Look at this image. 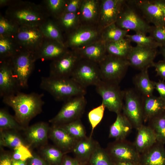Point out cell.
<instances>
[{
  "label": "cell",
  "mask_w": 165,
  "mask_h": 165,
  "mask_svg": "<svg viewBox=\"0 0 165 165\" xmlns=\"http://www.w3.org/2000/svg\"><path fill=\"white\" fill-rule=\"evenodd\" d=\"M43 96L42 94H25L19 91L3 97L2 101L14 110V117L18 123L25 125L42 112L44 103Z\"/></svg>",
  "instance_id": "cell-1"
},
{
  "label": "cell",
  "mask_w": 165,
  "mask_h": 165,
  "mask_svg": "<svg viewBox=\"0 0 165 165\" xmlns=\"http://www.w3.org/2000/svg\"><path fill=\"white\" fill-rule=\"evenodd\" d=\"M40 87L59 101H65L74 97L85 95L86 92V88L71 77H42Z\"/></svg>",
  "instance_id": "cell-2"
},
{
  "label": "cell",
  "mask_w": 165,
  "mask_h": 165,
  "mask_svg": "<svg viewBox=\"0 0 165 165\" xmlns=\"http://www.w3.org/2000/svg\"><path fill=\"white\" fill-rule=\"evenodd\" d=\"M138 10L131 0L126 1L115 24L122 29L146 35L152 26Z\"/></svg>",
  "instance_id": "cell-3"
},
{
  "label": "cell",
  "mask_w": 165,
  "mask_h": 165,
  "mask_svg": "<svg viewBox=\"0 0 165 165\" xmlns=\"http://www.w3.org/2000/svg\"><path fill=\"white\" fill-rule=\"evenodd\" d=\"M99 65L102 80L118 84L130 66L127 59L108 54Z\"/></svg>",
  "instance_id": "cell-4"
},
{
  "label": "cell",
  "mask_w": 165,
  "mask_h": 165,
  "mask_svg": "<svg viewBox=\"0 0 165 165\" xmlns=\"http://www.w3.org/2000/svg\"><path fill=\"white\" fill-rule=\"evenodd\" d=\"M123 113L136 130L144 122L142 96L134 88L124 90Z\"/></svg>",
  "instance_id": "cell-5"
},
{
  "label": "cell",
  "mask_w": 165,
  "mask_h": 165,
  "mask_svg": "<svg viewBox=\"0 0 165 165\" xmlns=\"http://www.w3.org/2000/svg\"><path fill=\"white\" fill-rule=\"evenodd\" d=\"M95 86L106 108L116 114L122 112L124 92L121 90L119 84L102 80Z\"/></svg>",
  "instance_id": "cell-6"
},
{
  "label": "cell",
  "mask_w": 165,
  "mask_h": 165,
  "mask_svg": "<svg viewBox=\"0 0 165 165\" xmlns=\"http://www.w3.org/2000/svg\"><path fill=\"white\" fill-rule=\"evenodd\" d=\"M86 104L85 95L70 98L65 101L60 111L50 122L53 125H60L80 119Z\"/></svg>",
  "instance_id": "cell-7"
},
{
  "label": "cell",
  "mask_w": 165,
  "mask_h": 165,
  "mask_svg": "<svg viewBox=\"0 0 165 165\" xmlns=\"http://www.w3.org/2000/svg\"><path fill=\"white\" fill-rule=\"evenodd\" d=\"M103 29L98 24L81 25L69 33L67 45L75 50L100 40Z\"/></svg>",
  "instance_id": "cell-8"
},
{
  "label": "cell",
  "mask_w": 165,
  "mask_h": 165,
  "mask_svg": "<svg viewBox=\"0 0 165 165\" xmlns=\"http://www.w3.org/2000/svg\"><path fill=\"white\" fill-rule=\"evenodd\" d=\"M71 77L86 88L96 86L102 80L99 64L82 58L76 64Z\"/></svg>",
  "instance_id": "cell-9"
},
{
  "label": "cell",
  "mask_w": 165,
  "mask_h": 165,
  "mask_svg": "<svg viewBox=\"0 0 165 165\" xmlns=\"http://www.w3.org/2000/svg\"><path fill=\"white\" fill-rule=\"evenodd\" d=\"M105 149L113 163L129 162L139 165L140 154L133 142L126 139L115 140L109 143Z\"/></svg>",
  "instance_id": "cell-10"
},
{
  "label": "cell",
  "mask_w": 165,
  "mask_h": 165,
  "mask_svg": "<svg viewBox=\"0 0 165 165\" xmlns=\"http://www.w3.org/2000/svg\"><path fill=\"white\" fill-rule=\"evenodd\" d=\"M36 57L29 53H22L13 56L11 65L20 89L28 87L29 79L33 71Z\"/></svg>",
  "instance_id": "cell-11"
},
{
  "label": "cell",
  "mask_w": 165,
  "mask_h": 165,
  "mask_svg": "<svg viewBox=\"0 0 165 165\" xmlns=\"http://www.w3.org/2000/svg\"><path fill=\"white\" fill-rule=\"evenodd\" d=\"M81 59L80 54L75 50H68L53 60L49 76L59 78L71 77L76 64Z\"/></svg>",
  "instance_id": "cell-12"
},
{
  "label": "cell",
  "mask_w": 165,
  "mask_h": 165,
  "mask_svg": "<svg viewBox=\"0 0 165 165\" xmlns=\"http://www.w3.org/2000/svg\"><path fill=\"white\" fill-rule=\"evenodd\" d=\"M157 53V49L136 45L133 46L127 59L130 66L141 71L152 67Z\"/></svg>",
  "instance_id": "cell-13"
},
{
  "label": "cell",
  "mask_w": 165,
  "mask_h": 165,
  "mask_svg": "<svg viewBox=\"0 0 165 165\" xmlns=\"http://www.w3.org/2000/svg\"><path fill=\"white\" fill-rule=\"evenodd\" d=\"M125 1L124 0H100L98 24L104 28L115 23Z\"/></svg>",
  "instance_id": "cell-14"
},
{
  "label": "cell",
  "mask_w": 165,
  "mask_h": 165,
  "mask_svg": "<svg viewBox=\"0 0 165 165\" xmlns=\"http://www.w3.org/2000/svg\"><path fill=\"white\" fill-rule=\"evenodd\" d=\"M131 1L148 23H151L155 26L165 24L162 11L155 0Z\"/></svg>",
  "instance_id": "cell-15"
},
{
  "label": "cell",
  "mask_w": 165,
  "mask_h": 165,
  "mask_svg": "<svg viewBox=\"0 0 165 165\" xmlns=\"http://www.w3.org/2000/svg\"><path fill=\"white\" fill-rule=\"evenodd\" d=\"M49 137L65 154L72 152L78 141L59 125H53L50 128Z\"/></svg>",
  "instance_id": "cell-16"
},
{
  "label": "cell",
  "mask_w": 165,
  "mask_h": 165,
  "mask_svg": "<svg viewBox=\"0 0 165 165\" xmlns=\"http://www.w3.org/2000/svg\"><path fill=\"white\" fill-rule=\"evenodd\" d=\"M100 0H82L78 12L81 25L98 24Z\"/></svg>",
  "instance_id": "cell-17"
},
{
  "label": "cell",
  "mask_w": 165,
  "mask_h": 165,
  "mask_svg": "<svg viewBox=\"0 0 165 165\" xmlns=\"http://www.w3.org/2000/svg\"><path fill=\"white\" fill-rule=\"evenodd\" d=\"M100 145L93 138L92 136L86 137L78 140L72 152L74 157L81 164L89 163L93 154Z\"/></svg>",
  "instance_id": "cell-18"
},
{
  "label": "cell",
  "mask_w": 165,
  "mask_h": 165,
  "mask_svg": "<svg viewBox=\"0 0 165 165\" xmlns=\"http://www.w3.org/2000/svg\"><path fill=\"white\" fill-rule=\"evenodd\" d=\"M20 89L11 65L3 64L0 68V95L2 97L19 92Z\"/></svg>",
  "instance_id": "cell-19"
},
{
  "label": "cell",
  "mask_w": 165,
  "mask_h": 165,
  "mask_svg": "<svg viewBox=\"0 0 165 165\" xmlns=\"http://www.w3.org/2000/svg\"><path fill=\"white\" fill-rule=\"evenodd\" d=\"M142 101L144 122H148L165 112V101L159 96H142Z\"/></svg>",
  "instance_id": "cell-20"
},
{
  "label": "cell",
  "mask_w": 165,
  "mask_h": 165,
  "mask_svg": "<svg viewBox=\"0 0 165 165\" xmlns=\"http://www.w3.org/2000/svg\"><path fill=\"white\" fill-rule=\"evenodd\" d=\"M74 50L80 54L82 58L98 64L107 54L105 43L102 39Z\"/></svg>",
  "instance_id": "cell-21"
},
{
  "label": "cell",
  "mask_w": 165,
  "mask_h": 165,
  "mask_svg": "<svg viewBox=\"0 0 165 165\" xmlns=\"http://www.w3.org/2000/svg\"><path fill=\"white\" fill-rule=\"evenodd\" d=\"M138 165H165V149L158 142L140 154Z\"/></svg>",
  "instance_id": "cell-22"
},
{
  "label": "cell",
  "mask_w": 165,
  "mask_h": 165,
  "mask_svg": "<svg viewBox=\"0 0 165 165\" xmlns=\"http://www.w3.org/2000/svg\"><path fill=\"white\" fill-rule=\"evenodd\" d=\"M137 130V134L133 143L138 152L141 154L157 141L155 133L148 125L143 124Z\"/></svg>",
  "instance_id": "cell-23"
},
{
  "label": "cell",
  "mask_w": 165,
  "mask_h": 165,
  "mask_svg": "<svg viewBox=\"0 0 165 165\" xmlns=\"http://www.w3.org/2000/svg\"><path fill=\"white\" fill-rule=\"evenodd\" d=\"M116 114L115 121L110 127L109 137L115 140H124L131 132L133 127L123 112Z\"/></svg>",
  "instance_id": "cell-24"
},
{
  "label": "cell",
  "mask_w": 165,
  "mask_h": 165,
  "mask_svg": "<svg viewBox=\"0 0 165 165\" xmlns=\"http://www.w3.org/2000/svg\"><path fill=\"white\" fill-rule=\"evenodd\" d=\"M50 128L48 124L44 122L31 126L26 132L27 141L30 145L34 146L45 144L49 136Z\"/></svg>",
  "instance_id": "cell-25"
},
{
  "label": "cell",
  "mask_w": 165,
  "mask_h": 165,
  "mask_svg": "<svg viewBox=\"0 0 165 165\" xmlns=\"http://www.w3.org/2000/svg\"><path fill=\"white\" fill-rule=\"evenodd\" d=\"M135 89L142 96H149L153 95L155 90L154 81L150 79L148 69L140 71L133 78Z\"/></svg>",
  "instance_id": "cell-26"
},
{
  "label": "cell",
  "mask_w": 165,
  "mask_h": 165,
  "mask_svg": "<svg viewBox=\"0 0 165 165\" xmlns=\"http://www.w3.org/2000/svg\"><path fill=\"white\" fill-rule=\"evenodd\" d=\"M105 44L108 54L126 59L133 47L126 38Z\"/></svg>",
  "instance_id": "cell-27"
},
{
  "label": "cell",
  "mask_w": 165,
  "mask_h": 165,
  "mask_svg": "<svg viewBox=\"0 0 165 165\" xmlns=\"http://www.w3.org/2000/svg\"><path fill=\"white\" fill-rule=\"evenodd\" d=\"M128 32L113 23L103 28L101 39L105 43L117 41L125 38Z\"/></svg>",
  "instance_id": "cell-28"
},
{
  "label": "cell",
  "mask_w": 165,
  "mask_h": 165,
  "mask_svg": "<svg viewBox=\"0 0 165 165\" xmlns=\"http://www.w3.org/2000/svg\"><path fill=\"white\" fill-rule=\"evenodd\" d=\"M41 152L42 157L49 165H61L65 155L57 146L44 148Z\"/></svg>",
  "instance_id": "cell-29"
},
{
  "label": "cell",
  "mask_w": 165,
  "mask_h": 165,
  "mask_svg": "<svg viewBox=\"0 0 165 165\" xmlns=\"http://www.w3.org/2000/svg\"><path fill=\"white\" fill-rule=\"evenodd\" d=\"M149 126L156 135L157 141L165 144V112L151 119Z\"/></svg>",
  "instance_id": "cell-30"
},
{
  "label": "cell",
  "mask_w": 165,
  "mask_h": 165,
  "mask_svg": "<svg viewBox=\"0 0 165 165\" xmlns=\"http://www.w3.org/2000/svg\"><path fill=\"white\" fill-rule=\"evenodd\" d=\"M59 126L77 140L86 137L85 128L80 119Z\"/></svg>",
  "instance_id": "cell-31"
},
{
  "label": "cell",
  "mask_w": 165,
  "mask_h": 165,
  "mask_svg": "<svg viewBox=\"0 0 165 165\" xmlns=\"http://www.w3.org/2000/svg\"><path fill=\"white\" fill-rule=\"evenodd\" d=\"M125 38L131 42H133L137 45L153 49H157L162 46L156 42L150 36L142 33H136L133 35L127 34Z\"/></svg>",
  "instance_id": "cell-32"
},
{
  "label": "cell",
  "mask_w": 165,
  "mask_h": 165,
  "mask_svg": "<svg viewBox=\"0 0 165 165\" xmlns=\"http://www.w3.org/2000/svg\"><path fill=\"white\" fill-rule=\"evenodd\" d=\"M64 48V45L60 43L50 44L44 48L39 54V57L54 60L61 57L68 51Z\"/></svg>",
  "instance_id": "cell-33"
},
{
  "label": "cell",
  "mask_w": 165,
  "mask_h": 165,
  "mask_svg": "<svg viewBox=\"0 0 165 165\" xmlns=\"http://www.w3.org/2000/svg\"><path fill=\"white\" fill-rule=\"evenodd\" d=\"M0 145L8 147L14 150L25 145L20 137L16 134L6 131H0Z\"/></svg>",
  "instance_id": "cell-34"
},
{
  "label": "cell",
  "mask_w": 165,
  "mask_h": 165,
  "mask_svg": "<svg viewBox=\"0 0 165 165\" xmlns=\"http://www.w3.org/2000/svg\"><path fill=\"white\" fill-rule=\"evenodd\" d=\"M89 164V165H114L105 149L100 145L93 154Z\"/></svg>",
  "instance_id": "cell-35"
},
{
  "label": "cell",
  "mask_w": 165,
  "mask_h": 165,
  "mask_svg": "<svg viewBox=\"0 0 165 165\" xmlns=\"http://www.w3.org/2000/svg\"><path fill=\"white\" fill-rule=\"evenodd\" d=\"M61 16V26L69 33L81 25L78 13H64Z\"/></svg>",
  "instance_id": "cell-36"
},
{
  "label": "cell",
  "mask_w": 165,
  "mask_h": 165,
  "mask_svg": "<svg viewBox=\"0 0 165 165\" xmlns=\"http://www.w3.org/2000/svg\"><path fill=\"white\" fill-rule=\"evenodd\" d=\"M20 125L14 117L4 109L0 110V131L20 129Z\"/></svg>",
  "instance_id": "cell-37"
},
{
  "label": "cell",
  "mask_w": 165,
  "mask_h": 165,
  "mask_svg": "<svg viewBox=\"0 0 165 165\" xmlns=\"http://www.w3.org/2000/svg\"><path fill=\"white\" fill-rule=\"evenodd\" d=\"M105 108L102 103L100 105L92 109L89 112L88 119L91 127L90 136H92L94 130L101 121Z\"/></svg>",
  "instance_id": "cell-38"
},
{
  "label": "cell",
  "mask_w": 165,
  "mask_h": 165,
  "mask_svg": "<svg viewBox=\"0 0 165 165\" xmlns=\"http://www.w3.org/2000/svg\"><path fill=\"white\" fill-rule=\"evenodd\" d=\"M17 37L22 42L33 43L40 39V34L38 31L34 30H26L20 32L17 35Z\"/></svg>",
  "instance_id": "cell-39"
},
{
  "label": "cell",
  "mask_w": 165,
  "mask_h": 165,
  "mask_svg": "<svg viewBox=\"0 0 165 165\" xmlns=\"http://www.w3.org/2000/svg\"><path fill=\"white\" fill-rule=\"evenodd\" d=\"M149 36L162 46H165V24L151 26Z\"/></svg>",
  "instance_id": "cell-40"
},
{
  "label": "cell",
  "mask_w": 165,
  "mask_h": 165,
  "mask_svg": "<svg viewBox=\"0 0 165 165\" xmlns=\"http://www.w3.org/2000/svg\"><path fill=\"white\" fill-rule=\"evenodd\" d=\"M15 16L18 20L24 22H34L41 20V17L37 14L27 10L18 11Z\"/></svg>",
  "instance_id": "cell-41"
},
{
  "label": "cell",
  "mask_w": 165,
  "mask_h": 165,
  "mask_svg": "<svg viewBox=\"0 0 165 165\" xmlns=\"http://www.w3.org/2000/svg\"><path fill=\"white\" fill-rule=\"evenodd\" d=\"M11 156L12 159L22 161L27 160L33 156L28 147L25 145H22L14 150Z\"/></svg>",
  "instance_id": "cell-42"
},
{
  "label": "cell",
  "mask_w": 165,
  "mask_h": 165,
  "mask_svg": "<svg viewBox=\"0 0 165 165\" xmlns=\"http://www.w3.org/2000/svg\"><path fill=\"white\" fill-rule=\"evenodd\" d=\"M82 1V0H70L66 1L63 13H78Z\"/></svg>",
  "instance_id": "cell-43"
},
{
  "label": "cell",
  "mask_w": 165,
  "mask_h": 165,
  "mask_svg": "<svg viewBox=\"0 0 165 165\" xmlns=\"http://www.w3.org/2000/svg\"><path fill=\"white\" fill-rule=\"evenodd\" d=\"M46 31L48 36L57 42L61 43V33L58 28L52 23H50L46 26Z\"/></svg>",
  "instance_id": "cell-44"
},
{
  "label": "cell",
  "mask_w": 165,
  "mask_h": 165,
  "mask_svg": "<svg viewBox=\"0 0 165 165\" xmlns=\"http://www.w3.org/2000/svg\"><path fill=\"white\" fill-rule=\"evenodd\" d=\"M49 4L51 9L55 13L64 10L66 1L62 0H50Z\"/></svg>",
  "instance_id": "cell-45"
},
{
  "label": "cell",
  "mask_w": 165,
  "mask_h": 165,
  "mask_svg": "<svg viewBox=\"0 0 165 165\" xmlns=\"http://www.w3.org/2000/svg\"><path fill=\"white\" fill-rule=\"evenodd\" d=\"M155 68L156 75L160 76L164 81L165 80V60L160 61L153 63L152 67Z\"/></svg>",
  "instance_id": "cell-46"
},
{
  "label": "cell",
  "mask_w": 165,
  "mask_h": 165,
  "mask_svg": "<svg viewBox=\"0 0 165 165\" xmlns=\"http://www.w3.org/2000/svg\"><path fill=\"white\" fill-rule=\"evenodd\" d=\"M27 165H49L42 158L39 156L33 154L32 156L27 161Z\"/></svg>",
  "instance_id": "cell-47"
},
{
  "label": "cell",
  "mask_w": 165,
  "mask_h": 165,
  "mask_svg": "<svg viewBox=\"0 0 165 165\" xmlns=\"http://www.w3.org/2000/svg\"><path fill=\"white\" fill-rule=\"evenodd\" d=\"M155 89L160 95L159 97L165 101V82L163 80L154 82Z\"/></svg>",
  "instance_id": "cell-48"
},
{
  "label": "cell",
  "mask_w": 165,
  "mask_h": 165,
  "mask_svg": "<svg viewBox=\"0 0 165 165\" xmlns=\"http://www.w3.org/2000/svg\"><path fill=\"white\" fill-rule=\"evenodd\" d=\"M10 45L8 41L5 39L0 40V53L2 55H9L10 50Z\"/></svg>",
  "instance_id": "cell-49"
},
{
  "label": "cell",
  "mask_w": 165,
  "mask_h": 165,
  "mask_svg": "<svg viewBox=\"0 0 165 165\" xmlns=\"http://www.w3.org/2000/svg\"><path fill=\"white\" fill-rule=\"evenodd\" d=\"M61 165H81L75 157L72 158L64 155Z\"/></svg>",
  "instance_id": "cell-50"
},
{
  "label": "cell",
  "mask_w": 165,
  "mask_h": 165,
  "mask_svg": "<svg viewBox=\"0 0 165 165\" xmlns=\"http://www.w3.org/2000/svg\"><path fill=\"white\" fill-rule=\"evenodd\" d=\"M11 156L7 154H2L0 158V165H11Z\"/></svg>",
  "instance_id": "cell-51"
},
{
  "label": "cell",
  "mask_w": 165,
  "mask_h": 165,
  "mask_svg": "<svg viewBox=\"0 0 165 165\" xmlns=\"http://www.w3.org/2000/svg\"><path fill=\"white\" fill-rule=\"evenodd\" d=\"M10 28L9 24L5 20L2 19L0 20V33H4L8 30Z\"/></svg>",
  "instance_id": "cell-52"
},
{
  "label": "cell",
  "mask_w": 165,
  "mask_h": 165,
  "mask_svg": "<svg viewBox=\"0 0 165 165\" xmlns=\"http://www.w3.org/2000/svg\"><path fill=\"white\" fill-rule=\"evenodd\" d=\"M159 6L165 20V0H155Z\"/></svg>",
  "instance_id": "cell-53"
},
{
  "label": "cell",
  "mask_w": 165,
  "mask_h": 165,
  "mask_svg": "<svg viewBox=\"0 0 165 165\" xmlns=\"http://www.w3.org/2000/svg\"><path fill=\"white\" fill-rule=\"evenodd\" d=\"M27 161L16 160L11 159V165H27Z\"/></svg>",
  "instance_id": "cell-54"
},
{
  "label": "cell",
  "mask_w": 165,
  "mask_h": 165,
  "mask_svg": "<svg viewBox=\"0 0 165 165\" xmlns=\"http://www.w3.org/2000/svg\"><path fill=\"white\" fill-rule=\"evenodd\" d=\"M114 165H136L129 162H120L114 163Z\"/></svg>",
  "instance_id": "cell-55"
},
{
  "label": "cell",
  "mask_w": 165,
  "mask_h": 165,
  "mask_svg": "<svg viewBox=\"0 0 165 165\" xmlns=\"http://www.w3.org/2000/svg\"><path fill=\"white\" fill-rule=\"evenodd\" d=\"M160 48V52L163 57V60H165V46H162Z\"/></svg>",
  "instance_id": "cell-56"
},
{
  "label": "cell",
  "mask_w": 165,
  "mask_h": 165,
  "mask_svg": "<svg viewBox=\"0 0 165 165\" xmlns=\"http://www.w3.org/2000/svg\"><path fill=\"white\" fill-rule=\"evenodd\" d=\"M81 165H89V163L86 164H81Z\"/></svg>",
  "instance_id": "cell-57"
}]
</instances>
